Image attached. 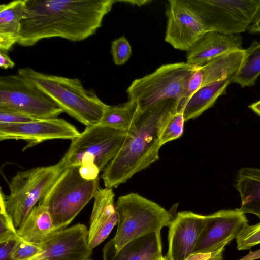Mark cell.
Here are the masks:
<instances>
[{
    "label": "cell",
    "instance_id": "obj_4",
    "mask_svg": "<svg viewBox=\"0 0 260 260\" xmlns=\"http://www.w3.org/2000/svg\"><path fill=\"white\" fill-rule=\"evenodd\" d=\"M115 207L118 226L110 240L116 252L138 238L169 228L174 218L159 204L137 193L120 196Z\"/></svg>",
    "mask_w": 260,
    "mask_h": 260
},
{
    "label": "cell",
    "instance_id": "obj_10",
    "mask_svg": "<svg viewBox=\"0 0 260 260\" xmlns=\"http://www.w3.org/2000/svg\"><path fill=\"white\" fill-rule=\"evenodd\" d=\"M0 109L36 119L57 118L62 109L26 78L17 72L0 77Z\"/></svg>",
    "mask_w": 260,
    "mask_h": 260
},
{
    "label": "cell",
    "instance_id": "obj_12",
    "mask_svg": "<svg viewBox=\"0 0 260 260\" xmlns=\"http://www.w3.org/2000/svg\"><path fill=\"white\" fill-rule=\"evenodd\" d=\"M80 132L65 120L55 118L39 119L20 124H0V140H23L27 142L26 147L53 139L73 140Z\"/></svg>",
    "mask_w": 260,
    "mask_h": 260
},
{
    "label": "cell",
    "instance_id": "obj_23",
    "mask_svg": "<svg viewBox=\"0 0 260 260\" xmlns=\"http://www.w3.org/2000/svg\"><path fill=\"white\" fill-rule=\"evenodd\" d=\"M260 75V42L255 40L244 49L241 64L232 82L241 87L253 86Z\"/></svg>",
    "mask_w": 260,
    "mask_h": 260
},
{
    "label": "cell",
    "instance_id": "obj_29",
    "mask_svg": "<svg viewBox=\"0 0 260 260\" xmlns=\"http://www.w3.org/2000/svg\"><path fill=\"white\" fill-rule=\"evenodd\" d=\"M111 53L113 62L116 65H122L128 60L132 54V49L125 37L122 36L112 41Z\"/></svg>",
    "mask_w": 260,
    "mask_h": 260
},
{
    "label": "cell",
    "instance_id": "obj_9",
    "mask_svg": "<svg viewBox=\"0 0 260 260\" xmlns=\"http://www.w3.org/2000/svg\"><path fill=\"white\" fill-rule=\"evenodd\" d=\"M127 134L100 124L87 126L72 140L61 159L67 167L94 164L101 171L117 154Z\"/></svg>",
    "mask_w": 260,
    "mask_h": 260
},
{
    "label": "cell",
    "instance_id": "obj_37",
    "mask_svg": "<svg viewBox=\"0 0 260 260\" xmlns=\"http://www.w3.org/2000/svg\"><path fill=\"white\" fill-rule=\"evenodd\" d=\"M249 107L255 113L260 116V100L250 105Z\"/></svg>",
    "mask_w": 260,
    "mask_h": 260
},
{
    "label": "cell",
    "instance_id": "obj_20",
    "mask_svg": "<svg viewBox=\"0 0 260 260\" xmlns=\"http://www.w3.org/2000/svg\"><path fill=\"white\" fill-rule=\"evenodd\" d=\"M26 0H15L0 5V51L6 53L17 43Z\"/></svg>",
    "mask_w": 260,
    "mask_h": 260
},
{
    "label": "cell",
    "instance_id": "obj_6",
    "mask_svg": "<svg viewBox=\"0 0 260 260\" xmlns=\"http://www.w3.org/2000/svg\"><path fill=\"white\" fill-rule=\"evenodd\" d=\"M67 168L61 159L48 166L17 172L9 183L10 193L4 195L6 210L18 229Z\"/></svg>",
    "mask_w": 260,
    "mask_h": 260
},
{
    "label": "cell",
    "instance_id": "obj_33",
    "mask_svg": "<svg viewBox=\"0 0 260 260\" xmlns=\"http://www.w3.org/2000/svg\"><path fill=\"white\" fill-rule=\"evenodd\" d=\"M15 63L11 59L7 53L0 51V66L2 69H12Z\"/></svg>",
    "mask_w": 260,
    "mask_h": 260
},
{
    "label": "cell",
    "instance_id": "obj_27",
    "mask_svg": "<svg viewBox=\"0 0 260 260\" xmlns=\"http://www.w3.org/2000/svg\"><path fill=\"white\" fill-rule=\"evenodd\" d=\"M237 249L239 250H248L260 244V222L248 225L236 239Z\"/></svg>",
    "mask_w": 260,
    "mask_h": 260
},
{
    "label": "cell",
    "instance_id": "obj_40",
    "mask_svg": "<svg viewBox=\"0 0 260 260\" xmlns=\"http://www.w3.org/2000/svg\"><path fill=\"white\" fill-rule=\"evenodd\" d=\"M88 260H92V259H91L90 258H89Z\"/></svg>",
    "mask_w": 260,
    "mask_h": 260
},
{
    "label": "cell",
    "instance_id": "obj_3",
    "mask_svg": "<svg viewBox=\"0 0 260 260\" xmlns=\"http://www.w3.org/2000/svg\"><path fill=\"white\" fill-rule=\"evenodd\" d=\"M26 78L71 117L86 127L99 124L109 105L92 89H86L78 78L47 74L30 68L19 69Z\"/></svg>",
    "mask_w": 260,
    "mask_h": 260
},
{
    "label": "cell",
    "instance_id": "obj_13",
    "mask_svg": "<svg viewBox=\"0 0 260 260\" xmlns=\"http://www.w3.org/2000/svg\"><path fill=\"white\" fill-rule=\"evenodd\" d=\"M168 3L165 41L176 49L187 51L207 31L185 0Z\"/></svg>",
    "mask_w": 260,
    "mask_h": 260
},
{
    "label": "cell",
    "instance_id": "obj_5",
    "mask_svg": "<svg viewBox=\"0 0 260 260\" xmlns=\"http://www.w3.org/2000/svg\"><path fill=\"white\" fill-rule=\"evenodd\" d=\"M99 178L87 180L78 167H67L38 204L49 211L54 225L63 230L94 197Z\"/></svg>",
    "mask_w": 260,
    "mask_h": 260
},
{
    "label": "cell",
    "instance_id": "obj_24",
    "mask_svg": "<svg viewBox=\"0 0 260 260\" xmlns=\"http://www.w3.org/2000/svg\"><path fill=\"white\" fill-rule=\"evenodd\" d=\"M138 105L133 100L116 106H109L99 124L115 129L128 132L138 112Z\"/></svg>",
    "mask_w": 260,
    "mask_h": 260
},
{
    "label": "cell",
    "instance_id": "obj_16",
    "mask_svg": "<svg viewBox=\"0 0 260 260\" xmlns=\"http://www.w3.org/2000/svg\"><path fill=\"white\" fill-rule=\"evenodd\" d=\"M93 198L88 237L92 250L108 237L118 220L112 189L99 188Z\"/></svg>",
    "mask_w": 260,
    "mask_h": 260
},
{
    "label": "cell",
    "instance_id": "obj_38",
    "mask_svg": "<svg viewBox=\"0 0 260 260\" xmlns=\"http://www.w3.org/2000/svg\"><path fill=\"white\" fill-rule=\"evenodd\" d=\"M120 2L129 3L133 5H136L140 6L145 5V4L149 3L151 2V1H120Z\"/></svg>",
    "mask_w": 260,
    "mask_h": 260
},
{
    "label": "cell",
    "instance_id": "obj_30",
    "mask_svg": "<svg viewBox=\"0 0 260 260\" xmlns=\"http://www.w3.org/2000/svg\"><path fill=\"white\" fill-rule=\"evenodd\" d=\"M36 119L21 113L0 109V124H15L35 121Z\"/></svg>",
    "mask_w": 260,
    "mask_h": 260
},
{
    "label": "cell",
    "instance_id": "obj_26",
    "mask_svg": "<svg viewBox=\"0 0 260 260\" xmlns=\"http://www.w3.org/2000/svg\"><path fill=\"white\" fill-rule=\"evenodd\" d=\"M184 119L182 112H177L165 127L161 137L162 145L180 137L184 129Z\"/></svg>",
    "mask_w": 260,
    "mask_h": 260
},
{
    "label": "cell",
    "instance_id": "obj_22",
    "mask_svg": "<svg viewBox=\"0 0 260 260\" xmlns=\"http://www.w3.org/2000/svg\"><path fill=\"white\" fill-rule=\"evenodd\" d=\"M236 187L241 198L239 209L245 214H253L260 219V169H241Z\"/></svg>",
    "mask_w": 260,
    "mask_h": 260
},
{
    "label": "cell",
    "instance_id": "obj_31",
    "mask_svg": "<svg viewBox=\"0 0 260 260\" xmlns=\"http://www.w3.org/2000/svg\"><path fill=\"white\" fill-rule=\"evenodd\" d=\"M81 176L87 180H93L99 178L100 172L99 168L94 164H85L79 167Z\"/></svg>",
    "mask_w": 260,
    "mask_h": 260
},
{
    "label": "cell",
    "instance_id": "obj_2",
    "mask_svg": "<svg viewBox=\"0 0 260 260\" xmlns=\"http://www.w3.org/2000/svg\"><path fill=\"white\" fill-rule=\"evenodd\" d=\"M178 104L167 99L138 110L121 149L103 170L106 188L117 187L159 159L162 132L178 112Z\"/></svg>",
    "mask_w": 260,
    "mask_h": 260
},
{
    "label": "cell",
    "instance_id": "obj_14",
    "mask_svg": "<svg viewBox=\"0 0 260 260\" xmlns=\"http://www.w3.org/2000/svg\"><path fill=\"white\" fill-rule=\"evenodd\" d=\"M83 224L67 228L42 243V250L27 260H88L92 253Z\"/></svg>",
    "mask_w": 260,
    "mask_h": 260
},
{
    "label": "cell",
    "instance_id": "obj_8",
    "mask_svg": "<svg viewBox=\"0 0 260 260\" xmlns=\"http://www.w3.org/2000/svg\"><path fill=\"white\" fill-rule=\"evenodd\" d=\"M206 31L240 34L248 29L260 10V0H185Z\"/></svg>",
    "mask_w": 260,
    "mask_h": 260
},
{
    "label": "cell",
    "instance_id": "obj_28",
    "mask_svg": "<svg viewBox=\"0 0 260 260\" xmlns=\"http://www.w3.org/2000/svg\"><path fill=\"white\" fill-rule=\"evenodd\" d=\"M42 250V243H29L19 238L14 247L11 259L27 260L38 254Z\"/></svg>",
    "mask_w": 260,
    "mask_h": 260
},
{
    "label": "cell",
    "instance_id": "obj_7",
    "mask_svg": "<svg viewBox=\"0 0 260 260\" xmlns=\"http://www.w3.org/2000/svg\"><path fill=\"white\" fill-rule=\"evenodd\" d=\"M198 67L183 62L164 64L152 73L133 81L127 89L129 100L137 103L138 110L167 99L179 102Z\"/></svg>",
    "mask_w": 260,
    "mask_h": 260
},
{
    "label": "cell",
    "instance_id": "obj_15",
    "mask_svg": "<svg viewBox=\"0 0 260 260\" xmlns=\"http://www.w3.org/2000/svg\"><path fill=\"white\" fill-rule=\"evenodd\" d=\"M205 222V215L178 212L169 227L167 259L186 260L190 256Z\"/></svg>",
    "mask_w": 260,
    "mask_h": 260
},
{
    "label": "cell",
    "instance_id": "obj_21",
    "mask_svg": "<svg viewBox=\"0 0 260 260\" xmlns=\"http://www.w3.org/2000/svg\"><path fill=\"white\" fill-rule=\"evenodd\" d=\"M233 77L222 79L201 87L194 92L182 109L185 122L197 118L213 106L217 99L226 93Z\"/></svg>",
    "mask_w": 260,
    "mask_h": 260
},
{
    "label": "cell",
    "instance_id": "obj_36",
    "mask_svg": "<svg viewBox=\"0 0 260 260\" xmlns=\"http://www.w3.org/2000/svg\"><path fill=\"white\" fill-rule=\"evenodd\" d=\"M224 250V248L216 251L210 257L205 260H223V253Z\"/></svg>",
    "mask_w": 260,
    "mask_h": 260
},
{
    "label": "cell",
    "instance_id": "obj_1",
    "mask_svg": "<svg viewBox=\"0 0 260 260\" xmlns=\"http://www.w3.org/2000/svg\"><path fill=\"white\" fill-rule=\"evenodd\" d=\"M115 0H26L17 43L34 46L47 38L73 42L94 35Z\"/></svg>",
    "mask_w": 260,
    "mask_h": 260
},
{
    "label": "cell",
    "instance_id": "obj_19",
    "mask_svg": "<svg viewBox=\"0 0 260 260\" xmlns=\"http://www.w3.org/2000/svg\"><path fill=\"white\" fill-rule=\"evenodd\" d=\"M62 230L56 227L47 208L38 204L17 230L18 236L29 243L41 244L56 236Z\"/></svg>",
    "mask_w": 260,
    "mask_h": 260
},
{
    "label": "cell",
    "instance_id": "obj_35",
    "mask_svg": "<svg viewBox=\"0 0 260 260\" xmlns=\"http://www.w3.org/2000/svg\"><path fill=\"white\" fill-rule=\"evenodd\" d=\"M260 258V249L255 251H250L246 256L239 260H254Z\"/></svg>",
    "mask_w": 260,
    "mask_h": 260
},
{
    "label": "cell",
    "instance_id": "obj_25",
    "mask_svg": "<svg viewBox=\"0 0 260 260\" xmlns=\"http://www.w3.org/2000/svg\"><path fill=\"white\" fill-rule=\"evenodd\" d=\"M4 194L1 191L0 198V243L18 239L17 229L6 210Z\"/></svg>",
    "mask_w": 260,
    "mask_h": 260
},
{
    "label": "cell",
    "instance_id": "obj_17",
    "mask_svg": "<svg viewBox=\"0 0 260 260\" xmlns=\"http://www.w3.org/2000/svg\"><path fill=\"white\" fill-rule=\"evenodd\" d=\"M242 43L240 34L207 31L187 51L186 62L203 66L223 54L242 49Z\"/></svg>",
    "mask_w": 260,
    "mask_h": 260
},
{
    "label": "cell",
    "instance_id": "obj_34",
    "mask_svg": "<svg viewBox=\"0 0 260 260\" xmlns=\"http://www.w3.org/2000/svg\"><path fill=\"white\" fill-rule=\"evenodd\" d=\"M248 29L252 34L260 33V10Z\"/></svg>",
    "mask_w": 260,
    "mask_h": 260
},
{
    "label": "cell",
    "instance_id": "obj_39",
    "mask_svg": "<svg viewBox=\"0 0 260 260\" xmlns=\"http://www.w3.org/2000/svg\"><path fill=\"white\" fill-rule=\"evenodd\" d=\"M157 260H167L166 257L165 256H161L160 257H159L158 259H157Z\"/></svg>",
    "mask_w": 260,
    "mask_h": 260
},
{
    "label": "cell",
    "instance_id": "obj_18",
    "mask_svg": "<svg viewBox=\"0 0 260 260\" xmlns=\"http://www.w3.org/2000/svg\"><path fill=\"white\" fill-rule=\"evenodd\" d=\"M162 256L161 231L138 238L114 250L111 240L103 249V260H157Z\"/></svg>",
    "mask_w": 260,
    "mask_h": 260
},
{
    "label": "cell",
    "instance_id": "obj_32",
    "mask_svg": "<svg viewBox=\"0 0 260 260\" xmlns=\"http://www.w3.org/2000/svg\"><path fill=\"white\" fill-rule=\"evenodd\" d=\"M18 239L0 243V260H12V255Z\"/></svg>",
    "mask_w": 260,
    "mask_h": 260
},
{
    "label": "cell",
    "instance_id": "obj_11",
    "mask_svg": "<svg viewBox=\"0 0 260 260\" xmlns=\"http://www.w3.org/2000/svg\"><path fill=\"white\" fill-rule=\"evenodd\" d=\"M248 222L239 208L221 210L206 215L205 224L192 254L209 253L224 248L237 238Z\"/></svg>",
    "mask_w": 260,
    "mask_h": 260
}]
</instances>
